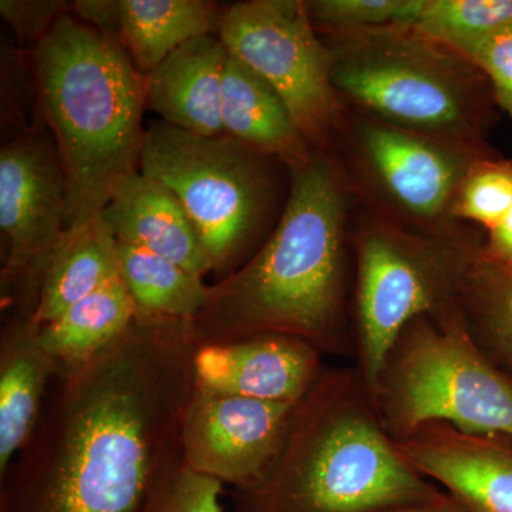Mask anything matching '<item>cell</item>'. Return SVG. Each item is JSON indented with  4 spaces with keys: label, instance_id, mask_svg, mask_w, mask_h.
<instances>
[{
    "label": "cell",
    "instance_id": "30",
    "mask_svg": "<svg viewBox=\"0 0 512 512\" xmlns=\"http://www.w3.org/2000/svg\"><path fill=\"white\" fill-rule=\"evenodd\" d=\"M483 255L491 264L512 268V207L503 220L488 231Z\"/></svg>",
    "mask_w": 512,
    "mask_h": 512
},
{
    "label": "cell",
    "instance_id": "12",
    "mask_svg": "<svg viewBox=\"0 0 512 512\" xmlns=\"http://www.w3.org/2000/svg\"><path fill=\"white\" fill-rule=\"evenodd\" d=\"M296 404L195 389L184 416L185 466L232 490L254 487L281 453Z\"/></svg>",
    "mask_w": 512,
    "mask_h": 512
},
{
    "label": "cell",
    "instance_id": "24",
    "mask_svg": "<svg viewBox=\"0 0 512 512\" xmlns=\"http://www.w3.org/2000/svg\"><path fill=\"white\" fill-rule=\"evenodd\" d=\"M461 312L481 349L501 357L512 369V268L491 264L481 255Z\"/></svg>",
    "mask_w": 512,
    "mask_h": 512
},
{
    "label": "cell",
    "instance_id": "4",
    "mask_svg": "<svg viewBox=\"0 0 512 512\" xmlns=\"http://www.w3.org/2000/svg\"><path fill=\"white\" fill-rule=\"evenodd\" d=\"M37 99L67 191V229L103 214L140 171L146 76L114 40L63 15L33 50Z\"/></svg>",
    "mask_w": 512,
    "mask_h": 512
},
{
    "label": "cell",
    "instance_id": "20",
    "mask_svg": "<svg viewBox=\"0 0 512 512\" xmlns=\"http://www.w3.org/2000/svg\"><path fill=\"white\" fill-rule=\"evenodd\" d=\"M117 276V239L103 215L67 229L43 276L33 320L52 322Z\"/></svg>",
    "mask_w": 512,
    "mask_h": 512
},
{
    "label": "cell",
    "instance_id": "26",
    "mask_svg": "<svg viewBox=\"0 0 512 512\" xmlns=\"http://www.w3.org/2000/svg\"><path fill=\"white\" fill-rule=\"evenodd\" d=\"M315 28L330 33L412 25L419 0H312L306 2Z\"/></svg>",
    "mask_w": 512,
    "mask_h": 512
},
{
    "label": "cell",
    "instance_id": "2",
    "mask_svg": "<svg viewBox=\"0 0 512 512\" xmlns=\"http://www.w3.org/2000/svg\"><path fill=\"white\" fill-rule=\"evenodd\" d=\"M291 177L281 220L264 245L208 288L191 323L198 346L285 335L322 356L356 357L345 184L319 153L291 168Z\"/></svg>",
    "mask_w": 512,
    "mask_h": 512
},
{
    "label": "cell",
    "instance_id": "21",
    "mask_svg": "<svg viewBox=\"0 0 512 512\" xmlns=\"http://www.w3.org/2000/svg\"><path fill=\"white\" fill-rule=\"evenodd\" d=\"M137 319V308L120 276L111 279L59 318L40 326V340L63 367H76L99 356Z\"/></svg>",
    "mask_w": 512,
    "mask_h": 512
},
{
    "label": "cell",
    "instance_id": "29",
    "mask_svg": "<svg viewBox=\"0 0 512 512\" xmlns=\"http://www.w3.org/2000/svg\"><path fill=\"white\" fill-rule=\"evenodd\" d=\"M62 2H13L2 0L0 12L6 22L15 30L20 42L42 40L49 33L60 16H63Z\"/></svg>",
    "mask_w": 512,
    "mask_h": 512
},
{
    "label": "cell",
    "instance_id": "28",
    "mask_svg": "<svg viewBox=\"0 0 512 512\" xmlns=\"http://www.w3.org/2000/svg\"><path fill=\"white\" fill-rule=\"evenodd\" d=\"M467 59L487 77L498 104L512 117V29L485 40Z\"/></svg>",
    "mask_w": 512,
    "mask_h": 512
},
{
    "label": "cell",
    "instance_id": "5",
    "mask_svg": "<svg viewBox=\"0 0 512 512\" xmlns=\"http://www.w3.org/2000/svg\"><path fill=\"white\" fill-rule=\"evenodd\" d=\"M326 36L342 101L392 126L481 146L483 73L467 57L407 26Z\"/></svg>",
    "mask_w": 512,
    "mask_h": 512
},
{
    "label": "cell",
    "instance_id": "14",
    "mask_svg": "<svg viewBox=\"0 0 512 512\" xmlns=\"http://www.w3.org/2000/svg\"><path fill=\"white\" fill-rule=\"evenodd\" d=\"M431 483L471 512H512V440L429 424L397 443Z\"/></svg>",
    "mask_w": 512,
    "mask_h": 512
},
{
    "label": "cell",
    "instance_id": "31",
    "mask_svg": "<svg viewBox=\"0 0 512 512\" xmlns=\"http://www.w3.org/2000/svg\"><path fill=\"white\" fill-rule=\"evenodd\" d=\"M377 512H471L466 505L458 501L456 497L448 494L447 491H441L439 495L427 500L414 501L393 505V507L384 508Z\"/></svg>",
    "mask_w": 512,
    "mask_h": 512
},
{
    "label": "cell",
    "instance_id": "16",
    "mask_svg": "<svg viewBox=\"0 0 512 512\" xmlns=\"http://www.w3.org/2000/svg\"><path fill=\"white\" fill-rule=\"evenodd\" d=\"M103 218L121 244L146 249L183 266L191 274H211L197 229L170 188L140 171L117 187Z\"/></svg>",
    "mask_w": 512,
    "mask_h": 512
},
{
    "label": "cell",
    "instance_id": "8",
    "mask_svg": "<svg viewBox=\"0 0 512 512\" xmlns=\"http://www.w3.org/2000/svg\"><path fill=\"white\" fill-rule=\"evenodd\" d=\"M268 158L227 134L197 136L164 121L146 128L140 173L174 192L221 279L245 264L265 227L274 200Z\"/></svg>",
    "mask_w": 512,
    "mask_h": 512
},
{
    "label": "cell",
    "instance_id": "1",
    "mask_svg": "<svg viewBox=\"0 0 512 512\" xmlns=\"http://www.w3.org/2000/svg\"><path fill=\"white\" fill-rule=\"evenodd\" d=\"M197 350L190 323L137 318L90 362L59 369L0 476V512H143L184 464Z\"/></svg>",
    "mask_w": 512,
    "mask_h": 512
},
{
    "label": "cell",
    "instance_id": "6",
    "mask_svg": "<svg viewBox=\"0 0 512 512\" xmlns=\"http://www.w3.org/2000/svg\"><path fill=\"white\" fill-rule=\"evenodd\" d=\"M353 247L356 367L373 393L387 353L413 320L463 315L483 247L457 224L420 228L370 221Z\"/></svg>",
    "mask_w": 512,
    "mask_h": 512
},
{
    "label": "cell",
    "instance_id": "17",
    "mask_svg": "<svg viewBox=\"0 0 512 512\" xmlns=\"http://www.w3.org/2000/svg\"><path fill=\"white\" fill-rule=\"evenodd\" d=\"M228 56L220 37L205 35L184 43L147 74L148 109L188 133L225 136L221 100Z\"/></svg>",
    "mask_w": 512,
    "mask_h": 512
},
{
    "label": "cell",
    "instance_id": "18",
    "mask_svg": "<svg viewBox=\"0 0 512 512\" xmlns=\"http://www.w3.org/2000/svg\"><path fill=\"white\" fill-rule=\"evenodd\" d=\"M59 369L33 315L12 313L0 333V476L35 431Z\"/></svg>",
    "mask_w": 512,
    "mask_h": 512
},
{
    "label": "cell",
    "instance_id": "27",
    "mask_svg": "<svg viewBox=\"0 0 512 512\" xmlns=\"http://www.w3.org/2000/svg\"><path fill=\"white\" fill-rule=\"evenodd\" d=\"M224 484L192 468L180 466L148 498L143 512H225Z\"/></svg>",
    "mask_w": 512,
    "mask_h": 512
},
{
    "label": "cell",
    "instance_id": "7",
    "mask_svg": "<svg viewBox=\"0 0 512 512\" xmlns=\"http://www.w3.org/2000/svg\"><path fill=\"white\" fill-rule=\"evenodd\" d=\"M372 396L396 443L434 423L512 440V379L481 349L463 315L409 323L387 353Z\"/></svg>",
    "mask_w": 512,
    "mask_h": 512
},
{
    "label": "cell",
    "instance_id": "25",
    "mask_svg": "<svg viewBox=\"0 0 512 512\" xmlns=\"http://www.w3.org/2000/svg\"><path fill=\"white\" fill-rule=\"evenodd\" d=\"M511 207V161L485 156L473 164L461 183L451 217L477 222L490 231Z\"/></svg>",
    "mask_w": 512,
    "mask_h": 512
},
{
    "label": "cell",
    "instance_id": "19",
    "mask_svg": "<svg viewBox=\"0 0 512 512\" xmlns=\"http://www.w3.org/2000/svg\"><path fill=\"white\" fill-rule=\"evenodd\" d=\"M221 119L227 136L289 168L313 156L311 144L274 87L231 55L222 80Z\"/></svg>",
    "mask_w": 512,
    "mask_h": 512
},
{
    "label": "cell",
    "instance_id": "23",
    "mask_svg": "<svg viewBox=\"0 0 512 512\" xmlns=\"http://www.w3.org/2000/svg\"><path fill=\"white\" fill-rule=\"evenodd\" d=\"M409 28L467 57L512 29V0H419Z\"/></svg>",
    "mask_w": 512,
    "mask_h": 512
},
{
    "label": "cell",
    "instance_id": "10",
    "mask_svg": "<svg viewBox=\"0 0 512 512\" xmlns=\"http://www.w3.org/2000/svg\"><path fill=\"white\" fill-rule=\"evenodd\" d=\"M2 302L33 315L47 266L67 231V191L53 137L30 134L0 150Z\"/></svg>",
    "mask_w": 512,
    "mask_h": 512
},
{
    "label": "cell",
    "instance_id": "9",
    "mask_svg": "<svg viewBox=\"0 0 512 512\" xmlns=\"http://www.w3.org/2000/svg\"><path fill=\"white\" fill-rule=\"evenodd\" d=\"M220 39L229 55L282 97L311 146H325L343 120L332 79V55L316 36L301 0L235 3L221 16Z\"/></svg>",
    "mask_w": 512,
    "mask_h": 512
},
{
    "label": "cell",
    "instance_id": "3",
    "mask_svg": "<svg viewBox=\"0 0 512 512\" xmlns=\"http://www.w3.org/2000/svg\"><path fill=\"white\" fill-rule=\"evenodd\" d=\"M441 491L384 430L359 369L325 367L264 480L232 490L231 512H377Z\"/></svg>",
    "mask_w": 512,
    "mask_h": 512
},
{
    "label": "cell",
    "instance_id": "13",
    "mask_svg": "<svg viewBox=\"0 0 512 512\" xmlns=\"http://www.w3.org/2000/svg\"><path fill=\"white\" fill-rule=\"evenodd\" d=\"M322 355L301 339L285 335L198 346L195 389L272 403L301 402L322 375Z\"/></svg>",
    "mask_w": 512,
    "mask_h": 512
},
{
    "label": "cell",
    "instance_id": "15",
    "mask_svg": "<svg viewBox=\"0 0 512 512\" xmlns=\"http://www.w3.org/2000/svg\"><path fill=\"white\" fill-rule=\"evenodd\" d=\"M74 9L110 37L144 76L195 37L211 35L221 18L202 0H92Z\"/></svg>",
    "mask_w": 512,
    "mask_h": 512
},
{
    "label": "cell",
    "instance_id": "22",
    "mask_svg": "<svg viewBox=\"0 0 512 512\" xmlns=\"http://www.w3.org/2000/svg\"><path fill=\"white\" fill-rule=\"evenodd\" d=\"M119 276L137 318L192 323L207 301L204 278L146 249L117 241Z\"/></svg>",
    "mask_w": 512,
    "mask_h": 512
},
{
    "label": "cell",
    "instance_id": "11",
    "mask_svg": "<svg viewBox=\"0 0 512 512\" xmlns=\"http://www.w3.org/2000/svg\"><path fill=\"white\" fill-rule=\"evenodd\" d=\"M359 167L380 200L412 227H440L483 146L416 133L359 114L353 127Z\"/></svg>",
    "mask_w": 512,
    "mask_h": 512
}]
</instances>
